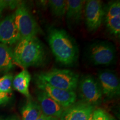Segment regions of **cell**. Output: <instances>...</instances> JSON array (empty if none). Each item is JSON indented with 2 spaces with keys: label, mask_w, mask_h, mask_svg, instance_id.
I'll list each match as a JSON object with an SVG mask.
<instances>
[{
  "label": "cell",
  "mask_w": 120,
  "mask_h": 120,
  "mask_svg": "<svg viewBox=\"0 0 120 120\" xmlns=\"http://www.w3.org/2000/svg\"><path fill=\"white\" fill-rule=\"evenodd\" d=\"M10 4H11V1L0 0V19L2 16V13L4 9L6 8L9 5L10 6Z\"/></svg>",
  "instance_id": "cell-23"
},
{
  "label": "cell",
  "mask_w": 120,
  "mask_h": 120,
  "mask_svg": "<svg viewBox=\"0 0 120 120\" xmlns=\"http://www.w3.org/2000/svg\"><path fill=\"white\" fill-rule=\"evenodd\" d=\"M94 106L84 101L75 102L64 109L61 120H90L92 116Z\"/></svg>",
  "instance_id": "cell-10"
},
{
  "label": "cell",
  "mask_w": 120,
  "mask_h": 120,
  "mask_svg": "<svg viewBox=\"0 0 120 120\" xmlns=\"http://www.w3.org/2000/svg\"><path fill=\"white\" fill-rule=\"evenodd\" d=\"M105 16L102 3L99 0H89L85 4V17L88 29L96 31L101 26Z\"/></svg>",
  "instance_id": "cell-7"
},
{
  "label": "cell",
  "mask_w": 120,
  "mask_h": 120,
  "mask_svg": "<svg viewBox=\"0 0 120 120\" xmlns=\"http://www.w3.org/2000/svg\"><path fill=\"white\" fill-rule=\"evenodd\" d=\"M13 55L15 62L25 68L41 66L46 58L44 47L37 37L20 39L16 43Z\"/></svg>",
  "instance_id": "cell-2"
},
{
  "label": "cell",
  "mask_w": 120,
  "mask_h": 120,
  "mask_svg": "<svg viewBox=\"0 0 120 120\" xmlns=\"http://www.w3.org/2000/svg\"><path fill=\"white\" fill-rule=\"evenodd\" d=\"M79 89L83 101L93 106L101 103L103 94L101 86L93 76L86 75L82 77L79 82Z\"/></svg>",
  "instance_id": "cell-6"
},
{
  "label": "cell",
  "mask_w": 120,
  "mask_h": 120,
  "mask_svg": "<svg viewBox=\"0 0 120 120\" xmlns=\"http://www.w3.org/2000/svg\"><path fill=\"white\" fill-rule=\"evenodd\" d=\"M86 1L67 0L66 15L68 23L79 24L82 19V12Z\"/></svg>",
  "instance_id": "cell-13"
},
{
  "label": "cell",
  "mask_w": 120,
  "mask_h": 120,
  "mask_svg": "<svg viewBox=\"0 0 120 120\" xmlns=\"http://www.w3.org/2000/svg\"><path fill=\"white\" fill-rule=\"evenodd\" d=\"M48 41L58 62L67 66L76 62L79 55L78 47L66 31L57 28H49Z\"/></svg>",
  "instance_id": "cell-1"
},
{
  "label": "cell",
  "mask_w": 120,
  "mask_h": 120,
  "mask_svg": "<svg viewBox=\"0 0 120 120\" xmlns=\"http://www.w3.org/2000/svg\"><path fill=\"white\" fill-rule=\"evenodd\" d=\"M98 78L103 94L108 98H112L119 95L120 80L117 76L113 72L100 71L98 74Z\"/></svg>",
  "instance_id": "cell-11"
},
{
  "label": "cell",
  "mask_w": 120,
  "mask_h": 120,
  "mask_svg": "<svg viewBox=\"0 0 120 120\" xmlns=\"http://www.w3.org/2000/svg\"><path fill=\"white\" fill-rule=\"evenodd\" d=\"M109 120H115V118H110V117H109Z\"/></svg>",
  "instance_id": "cell-26"
},
{
  "label": "cell",
  "mask_w": 120,
  "mask_h": 120,
  "mask_svg": "<svg viewBox=\"0 0 120 120\" xmlns=\"http://www.w3.org/2000/svg\"><path fill=\"white\" fill-rule=\"evenodd\" d=\"M106 26L109 32L116 36H120V16L111 18H105Z\"/></svg>",
  "instance_id": "cell-18"
},
{
  "label": "cell",
  "mask_w": 120,
  "mask_h": 120,
  "mask_svg": "<svg viewBox=\"0 0 120 120\" xmlns=\"http://www.w3.org/2000/svg\"><path fill=\"white\" fill-rule=\"evenodd\" d=\"M0 120H20L16 116H10L6 118H0Z\"/></svg>",
  "instance_id": "cell-25"
},
{
  "label": "cell",
  "mask_w": 120,
  "mask_h": 120,
  "mask_svg": "<svg viewBox=\"0 0 120 120\" xmlns=\"http://www.w3.org/2000/svg\"><path fill=\"white\" fill-rule=\"evenodd\" d=\"M31 76L26 69H24L13 78L12 87L16 91L23 94L28 98L31 97L29 86Z\"/></svg>",
  "instance_id": "cell-14"
},
{
  "label": "cell",
  "mask_w": 120,
  "mask_h": 120,
  "mask_svg": "<svg viewBox=\"0 0 120 120\" xmlns=\"http://www.w3.org/2000/svg\"><path fill=\"white\" fill-rule=\"evenodd\" d=\"M105 18H111L120 16V1L110 2L105 10Z\"/></svg>",
  "instance_id": "cell-20"
},
{
  "label": "cell",
  "mask_w": 120,
  "mask_h": 120,
  "mask_svg": "<svg viewBox=\"0 0 120 120\" xmlns=\"http://www.w3.org/2000/svg\"><path fill=\"white\" fill-rule=\"evenodd\" d=\"M51 13L57 17H62L66 15V1L64 0H49L48 2Z\"/></svg>",
  "instance_id": "cell-17"
},
{
  "label": "cell",
  "mask_w": 120,
  "mask_h": 120,
  "mask_svg": "<svg viewBox=\"0 0 120 120\" xmlns=\"http://www.w3.org/2000/svg\"><path fill=\"white\" fill-rule=\"evenodd\" d=\"M21 39L15 22V14L8 15L0 22V43L12 45Z\"/></svg>",
  "instance_id": "cell-9"
},
{
  "label": "cell",
  "mask_w": 120,
  "mask_h": 120,
  "mask_svg": "<svg viewBox=\"0 0 120 120\" xmlns=\"http://www.w3.org/2000/svg\"><path fill=\"white\" fill-rule=\"evenodd\" d=\"M109 116L102 109H98L94 111L92 120H109Z\"/></svg>",
  "instance_id": "cell-21"
},
{
  "label": "cell",
  "mask_w": 120,
  "mask_h": 120,
  "mask_svg": "<svg viewBox=\"0 0 120 120\" xmlns=\"http://www.w3.org/2000/svg\"><path fill=\"white\" fill-rule=\"evenodd\" d=\"M14 14L15 22L20 34L21 39L36 37L40 29L26 4L19 3Z\"/></svg>",
  "instance_id": "cell-4"
},
{
  "label": "cell",
  "mask_w": 120,
  "mask_h": 120,
  "mask_svg": "<svg viewBox=\"0 0 120 120\" xmlns=\"http://www.w3.org/2000/svg\"><path fill=\"white\" fill-rule=\"evenodd\" d=\"M37 83L39 89L47 93L64 109L68 108L76 102L77 94L75 91L52 87L41 82L37 81Z\"/></svg>",
  "instance_id": "cell-8"
},
{
  "label": "cell",
  "mask_w": 120,
  "mask_h": 120,
  "mask_svg": "<svg viewBox=\"0 0 120 120\" xmlns=\"http://www.w3.org/2000/svg\"><path fill=\"white\" fill-rule=\"evenodd\" d=\"M37 98L42 113L46 116L57 118L61 117L65 109L52 99L47 93L40 90L37 93Z\"/></svg>",
  "instance_id": "cell-12"
},
{
  "label": "cell",
  "mask_w": 120,
  "mask_h": 120,
  "mask_svg": "<svg viewBox=\"0 0 120 120\" xmlns=\"http://www.w3.org/2000/svg\"><path fill=\"white\" fill-rule=\"evenodd\" d=\"M37 120H59V119L54 117L46 116L42 113Z\"/></svg>",
  "instance_id": "cell-24"
},
{
  "label": "cell",
  "mask_w": 120,
  "mask_h": 120,
  "mask_svg": "<svg viewBox=\"0 0 120 120\" xmlns=\"http://www.w3.org/2000/svg\"><path fill=\"white\" fill-rule=\"evenodd\" d=\"M11 94L0 92V105L8 103L11 97Z\"/></svg>",
  "instance_id": "cell-22"
},
{
  "label": "cell",
  "mask_w": 120,
  "mask_h": 120,
  "mask_svg": "<svg viewBox=\"0 0 120 120\" xmlns=\"http://www.w3.org/2000/svg\"><path fill=\"white\" fill-rule=\"evenodd\" d=\"M13 51L7 45L0 43V72H7L15 64Z\"/></svg>",
  "instance_id": "cell-15"
},
{
  "label": "cell",
  "mask_w": 120,
  "mask_h": 120,
  "mask_svg": "<svg viewBox=\"0 0 120 120\" xmlns=\"http://www.w3.org/2000/svg\"><path fill=\"white\" fill-rule=\"evenodd\" d=\"M13 79V75L11 73L6 74L0 77V92L11 94Z\"/></svg>",
  "instance_id": "cell-19"
},
{
  "label": "cell",
  "mask_w": 120,
  "mask_h": 120,
  "mask_svg": "<svg viewBox=\"0 0 120 120\" xmlns=\"http://www.w3.org/2000/svg\"><path fill=\"white\" fill-rule=\"evenodd\" d=\"M37 81L59 89L75 91L79 83V75L69 70L52 69L37 75Z\"/></svg>",
  "instance_id": "cell-3"
},
{
  "label": "cell",
  "mask_w": 120,
  "mask_h": 120,
  "mask_svg": "<svg viewBox=\"0 0 120 120\" xmlns=\"http://www.w3.org/2000/svg\"><path fill=\"white\" fill-rule=\"evenodd\" d=\"M41 113L38 103L30 98L21 109L22 120H37Z\"/></svg>",
  "instance_id": "cell-16"
},
{
  "label": "cell",
  "mask_w": 120,
  "mask_h": 120,
  "mask_svg": "<svg viewBox=\"0 0 120 120\" xmlns=\"http://www.w3.org/2000/svg\"><path fill=\"white\" fill-rule=\"evenodd\" d=\"M88 57L96 66H109L113 64L116 57V50L109 42H98L90 46Z\"/></svg>",
  "instance_id": "cell-5"
},
{
  "label": "cell",
  "mask_w": 120,
  "mask_h": 120,
  "mask_svg": "<svg viewBox=\"0 0 120 120\" xmlns=\"http://www.w3.org/2000/svg\"><path fill=\"white\" fill-rule=\"evenodd\" d=\"M92 117H91V118H90V120H92Z\"/></svg>",
  "instance_id": "cell-27"
}]
</instances>
